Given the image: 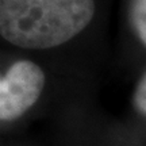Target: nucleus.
Listing matches in <instances>:
<instances>
[{"mask_svg": "<svg viewBox=\"0 0 146 146\" xmlns=\"http://www.w3.org/2000/svg\"><path fill=\"white\" fill-rule=\"evenodd\" d=\"M95 0H0V39L22 52L66 47L92 23Z\"/></svg>", "mask_w": 146, "mask_h": 146, "instance_id": "obj_1", "label": "nucleus"}, {"mask_svg": "<svg viewBox=\"0 0 146 146\" xmlns=\"http://www.w3.org/2000/svg\"><path fill=\"white\" fill-rule=\"evenodd\" d=\"M49 89L46 68L31 57H16L0 65V126L31 115Z\"/></svg>", "mask_w": 146, "mask_h": 146, "instance_id": "obj_2", "label": "nucleus"}, {"mask_svg": "<svg viewBox=\"0 0 146 146\" xmlns=\"http://www.w3.org/2000/svg\"><path fill=\"white\" fill-rule=\"evenodd\" d=\"M130 21L137 38L146 47V0H131Z\"/></svg>", "mask_w": 146, "mask_h": 146, "instance_id": "obj_3", "label": "nucleus"}, {"mask_svg": "<svg viewBox=\"0 0 146 146\" xmlns=\"http://www.w3.org/2000/svg\"><path fill=\"white\" fill-rule=\"evenodd\" d=\"M133 102H134V107L137 111L141 115L146 116V72L143 73V76L137 84Z\"/></svg>", "mask_w": 146, "mask_h": 146, "instance_id": "obj_4", "label": "nucleus"}]
</instances>
